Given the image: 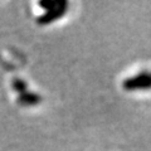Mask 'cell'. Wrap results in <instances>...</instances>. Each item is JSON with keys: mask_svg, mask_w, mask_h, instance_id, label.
I'll list each match as a JSON object with an SVG mask.
<instances>
[{"mask_svg": "<svg viewBox=\"0 0 151 151\" xmlns=\"http://www.w3.org/2000/svg\"><path fill=\"white\" fill-rule=\"evenodd\" d=\"M150 79H151V72H150Z\"/></svg>", "mask_w": 151, "mask_h": 151, "instance_id": "cell-4", "label": "cell"}, {"mask_svg": "<svg viewBox=\"0 0 151 151\" xmlns=\"http://www.w3.org/2000/svg\"><path fill=\"white\" fill-rule=\"evenodd\" d=\"M39 5L45 9V13L38 18V24L47 25L64 15L68 8V3L67 1H42L39 3Z\"/></svg>", "mask_w": 151, "mask_h": 151, "instance_id": "cell-1", "label": "cell"}, {"mask_svg": "<svg viewBox=\"0 0 151 151\" xmlns=\"http://www.w3.org/2000/svg\"><path fill=\"white\" fill-rule=\"evenodd\" d=\"M40 101H42L40 96L29 91H27L25 93H22L20 97H19V103L23 106H34V105H38Z\"/></svg>", "mask_w": 151, "mask_h": 151, "instance_id": "cell-2", "label": "cell"}, {"mask_svg": "<svg viewBox=\"0 0 151 151\" xmlns=\"http://www.w3.org/2000/svg\"><path fill=\"white\" fill-rule=\"evenodd\" d=\"M13 86L14 88H15V91L18 93H25L27 92V83L25 82H23L22 79H15V82L13 83Z\"/></svg>", "mask_w": 151, "mask_h": 151, "instance_id": "cell-3", "label": "cell"}]
</instances>
